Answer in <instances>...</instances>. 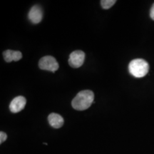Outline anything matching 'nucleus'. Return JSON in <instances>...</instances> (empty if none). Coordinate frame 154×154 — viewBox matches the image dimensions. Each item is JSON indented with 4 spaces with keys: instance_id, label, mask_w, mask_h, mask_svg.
Instances as JSON below:
<instances>
[{
    "instance_id": "10",
    "label": "nucleus",
    "mask_w": 154,
    "mask_h": 154,
    "mask_svg": "<svg viewBox=\"0 0 154 154\" xmlns=\"http://www.w3.org/2000/svg\"><path fill=\"white\" fill-rule=\"evenodd\" d=\"M7 136L6 134V133L1 131L0 132V143H2L3 142H5L6 139H7Z\"/></svg>"
},
{
    "instance_id": "5",
    "label": "nucleus",
    "mask_w": 154,
    "mask_h": 154,
    "mask_svg": "<svg viewBox=\"0 0 154 154\" xmlns=\"http://www.w3.org/2000/svg\"><path fill=\"white\" fill-rule=\"evenodd\" d=\"M26 103V100L24 96H19L15 97L9 104V109L12 113L20 112L24 109Z\"/></svg>"
},
{
    "instance_id": "1",
    "label": "nucleus",
    "mask_w": 154,
    "mask_h": 154,
    "mask_svg": "<svg viewBox=\"0 0 154 154\" xmlns=\"http://www.w3.org/2000/svg\"><path fill=\"white\" fill-rule=\"evenodd\" d=\"M94 101V94L90 90H84L77 94L72 100V106L77 111L86 110L91 106Z\"/></svg>"
},
{
    "instance_id": "8",
    "label": "nucleus",
    "mask_w": 154,
    "mask_h": 154,
    "mask_svg": "<svg viewBox=\"0 0 154 154\" xmlns=\"http://www.w3.org/2000/svg\"><path fill=\"white\" fill-rule=\"evenodd\" d=\"M3 57L7 62L11 61H17L22 58V54L19 51H13V50H6L3 52Z\"/></svg>"
},
{
    "instance_id": "11",
    "label": "nucleus",
    "mask_w": 154,
    "mask_h": 154,
    "mask_svg": "<svg viewBox=\"0 0 154 154\" xmlns=\"http://www.w3.org/2000/svg\"><path fill=\"white\" fill-rule=\"evenodd\" d=\"M150 17H151V18L154 20V4L152 6L151 9V11H150Z\"/></svg>"
},
{
    "instance_id": "7",
    "label": "nucleus",
    "mask_w": 154,
    "mask_h": 154,
    "mask_svg": "<svg viewBox=\"0 0 154 154\" xmlns=\"http://www.w3.org/2000/svg\"><path fill=\"white\" fill-rule=\"evenodd\" d=\"M48 121H49L50 126L54 128H61L64 123L63 117L56 113H50L48 116Z\"/></svg>"
},
{
    "instance_id": "4",
    "label": "nucleus",
    "mask_w": 154,
    "mask_h": 154,
    "mask_svg": "<svg viewBox=\"0 0 154 154\" xmlns=\"http://www.w3.org/2000/svg\"><path fill=\"white\" fill-rule=\"evenodd\" d=\"M85 59V54L84 51L77 50L71 53L69 59V63L73 68H79L83 65Z\"/></svg>"
},
{
    "instance_id": "2",
    "label": "nucleus",
    "mask_w": 154,
    "mask_h": 154,
    "mask_svg": "<svg viewBox=\"0 0 154 154\" xmlns=\"http://www.w3.org/2000/svg\"><path fill=\"white\" fill-rule=\"evenodd\" d=\"M149 63L142 59H134L128 65V71L130 74L136 78H142L145 76L149 72Z\"/></svg>"
},
{
    "instance_id": "9",
    "label": "nucleus",
    "mask_w": 154,
    "mask_h": 154,
    "mask_svg": "<svg viewBox=\"0 0 154 154\" xmlns=\"http://www.w3.org/2000/svg\"><path fill=\"white\" fill-rule=\"evenodd\" d=\"M116 2V0H101V5L104 9H110L114 4Z\"/></svg>"
},
{
    "instance_id": "3",
    "label": "nucleus",
    "mask_w": 154,
    "mask_h": 154,
    "mask_svg": "<svg viewBox=\"0 0 154 154\" xmlns=\"http://www.w3.org/2000/svg\"><path fill=\"white\" fill-rule=\"evenodd\" d=\"M38 66L42 70L49 71L54 73L59 69V65L54 57L51 56H46L40 59Z\"/></svg>"
},
{
    "instance_id": "6",
    "label": "nucleus",
    "mask_w": 154,
    "mask_h": 154,
    "mask_svg": "<svg viewBox=\"0 0 154 154\" xmlns=\"http://www.w3.org/2000/svg\"><path fill=\"white\" fill-rule=\"evenodd\" d=\"M29 19L33 24H38L43 18V11L40 6L34 5L31 8L28 14Z\"/></svg>"
}]
</instances>
